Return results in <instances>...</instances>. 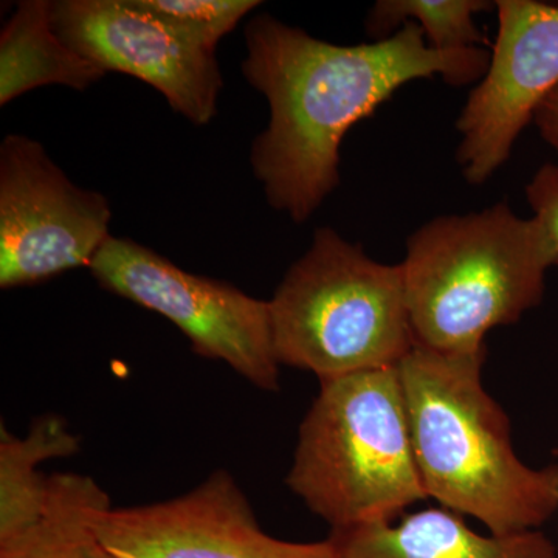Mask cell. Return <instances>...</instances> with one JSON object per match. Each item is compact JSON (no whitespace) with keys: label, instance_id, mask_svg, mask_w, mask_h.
<instances>
[{"label":"cell","instance_id":"cell-11","mask_svg":"<svg viewBox=\"0 0 558 558\" xmlns=\"http://www.w3.org/2000/svg\"><path fill=\"white\" fill-rule=\"evenodd\" d=\"M340 558H556L539 531L483 535L449 509H425L399 521L363 524L330 534Z\"/></svg>","mask_w":558,"mask_h":558},{"label":"cell","instance_id":"cell-12","mask_svg":"<svg viewBox=\"0 0 558 558\" xmlns=\"http://www.w3.org/2000/svg\"><path fill=\"white\" fill-rule=\"evenodd\" d=\"M105 70L69 47L51 24V2L25 0L0 35V105L40 86L86 90Z\"/></svg>","mask_w":558,"mask_h":558},{"label":"cell","instance_id":"cell-13","mask_svg":"<svg viewBox=\"0 0 558 558\" xmlns=\"http://www.w3.org/2000/svg\"><path fill=\"white\" fill-rule=\"evenodd\" d=\"M109 509V495L90 476L49 475L39 519L0 539V558H116L97 532L98 519Z\"/></svg>","mask_w":558,"mask_h":558},{"label":"cell","instance_id":"cell-7","mask_svg":"<svg viewBox=\"0 0 558 558\" xmlns=\"http://www.w3.org/2000/svg\"><path fill=\"white\" fill-rule=\"evenodd\" d=\"M109 202L76 186L36 140L0 145V286L39 284L89 267L109 240Z\"/></svg>","mask_w":558,"mask_h":558},{"label":"cell","instance_id":"cell-15","mask_svg":"<svg viewBox=\"0 0 558 558\" xmlns=\"http://www.w3.org/2000/svg\"><path fill=\"white\" fill-rule=\"evenodd\" d=\"M492 7L494 3L483 0H380L366 17V33L374 40H381L403 25L414 24L432 49H473L484 43L473 17Z\"/></svg>","mask_w":558,"mask_h":558},{"label":"cell","instance_id":"cell-14","mask_svg":"<svg viewBox=\"0 0 558 558\" xmlns=\"http://www.w3.org/2000/svg\"><path fill=\"white\" fill-rule=\"evenodd\" d=\"M80 440L58 416H44L24 438L2 429L0 440V539L16 534L39 519L49 490V475L39 465L69 458Z\"/></svg>","mask_w":558,"mask_h":558},{"label":"cell","instance_id":"cell-9","mask_svg":"<svg viewBox=\"0 0 558 558\" xmlns=\"http://www.w3.org/2000/svg\"><path fill=\"white\" fill-rule=\"evenodd\" d=\"M97 532L116 558H340L330 538L286 542L264 532L226 470L178 498L106 510Z\"/></svg>","mask_w":558,"mask_h":558},{"label":"cell","instance_id":"cell-19","mask_svg":"<svg viewBox=\"0 0 558 558\" xmlns=\"http://www.w3.org/2000/svg\"><path fill=\"white\" fill-rule=\"evenodd\" d=\"M556 457L558 458V449L556 450Z\"/></svg>","mask_w":558,"mask_h":558},{"label":"cell","instance_id":"cell-4","mask_svg":"<svg viewBox=\"0 0 558 558\" xmlns=\"http://www.w3.org/2000/svg\"><path fill=\"white\" fill-rule=\"evenodd\" d=\"M286 483L332 531L396 520L428 498L399 365L319 381Z\"/></svg>","mask_w":558,"mask_h":558},{"label":"cell","instance_id":"cell-16","mask_svg":"<svg viewBox=\"0 0 558 558\" xmlns=\"http://www.w3.org/2000/svg\"><path fill=\"white\" fill-rule=\"evenodd\" d=\"M183 39L216 53L219 40L259 5L255 0H130Z\"/></svg>","mask_w":558,"mask_h":558},{"label":"cell","instance_id":"cell-5","mask_svg":"<svg viewBox=\"0 0 558 558\" xmlns=\"http://www.w3.org/2000/svg\"><path fill=\"white\" fill-rule=\"evenodd\" d=\"M269 311L279 365L319 381L398 366L416 347L402 266L377 263L330 227L315 231Z\"/></svg>","mask_w":558,"mask_h":558},{"label":"cell","instance_id":"cell-1","mask_svg":"<svg viewBox=\"0 0 558 558\" xmlns=\"http://www.w3.org/2000/svg\"><path fill=\"white\" fill-rule=\"evenodd\" d=\"M242 73L269 101L252 161L270 207L306 222L340 183V146L411 81L440 76L451 86L481 81L490 53L481 47L438 51L405 24L387 39L339 46L260 14L245 27Z\"/></svg>","mask_w":558,"mask_h":558},{"label":"cell","instance_id":"cell-6","mask_svg":"<svg viewBox=\"0 0 558 558\" xmlns=\"http://www.w3.org/2000/svg\"><path fill=\"white\" fill-rule=\"evenodd\" d=\"M98 284L170 319L205 359L219 360L263 391H278L269 301L180 269L135 241L110 236L92 259Z\"/></svg>","mask_w":558,"mask_h":558},{"label":"cell","instance_id":"cell-10","mask_svg":"<svg viewBox=\"0 0 558 558\" xmlns=\"http://www.w3.org/2000/svg\"><path fill=\"white\" fill-rule=\"evenodd\" d=\"M51 24L73 50L106 73L149 84L191 123L204 126L218 112L222 75L216 53L183 39L130 0L51 2Z\"/></svg>","mask_w":558,"mask_h":558},{"label":"cell","instance_id":"cell-18","mask_svg":"<svg viewBox=\"0 0 558 558\" xmlns=\"http://www.w3.org/2000/svg\"><path fill=\"white\" fill-rule=\"evenodd\" d=\"M534 123L543 140L558 154V86L535 110Z\"/></svg>","mask_w":558,"mask_h":558},{"label":"cell","instance_id":"cell-8","mask_svg":"<svg viewBox=\"0 0 558 558\" xmlns=\"http://www.w3.org/2000/svg\"><path fill=\"white\" fill-rule=\"evenodd\" d=\"M495 5L490 62L457 121V161L470 185H483L508 161L535 110L558 86V7L534 0Z\"/></svg>","mask_w":558,"mask_h":558},{"label":"cell","instance_id":"cell-2","mask_svg":"<svg viewBox=\"0 0 558 558\" xmlns=\"http://www.w3.org/2000/svg\"><path fill=\"white\" fill-rule=\"evenodd\" d=\"M486 349L414 347L399 363L428 498L494 535L537 531L558 509V465L532 469L513 450L508 414L483 384Z\"/></svg>","mask_w":558,"mask_h":558},{"label":"cell","instance_id":"cell-17","mask_svg":"<svg viewBox=\"0 0 558 558\" xmlns=\"http://www.w3.org/2000/svg\"><path fill=\"white\" fill-rule=\"evenodd\" d=\"M526 197L534 218L548 234L558 266V165L546 163L535 172L527 183Z\"/></svg>","mask_w":558,"mask_h":558},{"label":"cell","instance_id":"cell-3","mask_svg":"<svg viewBox=\"0 0 558 558\" xmlns=\"http://www.w3.org/2000/svg\"><path fill=\"white\" fill-rule=\"evenodd\" d=\"M400 266L416 347L469 354L542 303L556 260L539 220L499 202L428 220L407 241Z\"/></svg>","mask_w":558,"mask_h":558}]
</instances>
